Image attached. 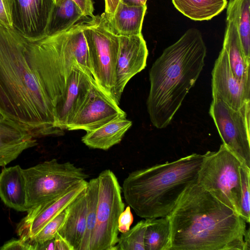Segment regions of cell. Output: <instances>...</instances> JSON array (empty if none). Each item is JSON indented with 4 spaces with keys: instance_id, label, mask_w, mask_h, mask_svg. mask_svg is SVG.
<instances>
[{
    "instance_id": "6da1fadb",
    "label": "cell",
    "mask_w": 250,
    "mask_h": 250,
    "mask_svg": "<svg viewBox=\"0 0 250 250\" xmlns=\"http://www.w3.org/2000/svg\"><path fill=\"white\" fill-rule=\"evenodd\" d=\"M0 113L35 138L59 136L55 109L30 61L27 39L0 23Z\"/></svg>"
},
{
    "instance_id": "7a4b0ae2",
    "label": "cell",
    "mask_w": 250,
    "mask_h": 250,
    "mask_svg": "<svg viewBox=\"0 0 250 250\" xmlns=\"http://www.w3.org/2000/svg\"><path fill=\"white\" fill-rule=\"evenodd\" d=\"M167 217L170 250H250L247 223L197 183L186 189Z\"/></svg>"
},
{
    "instance_id": "3957f363",
    "label": "cell",
    "mask_w": 250,
    "mask_h": 250,
    "mask_svg": "<svg viewBox=\"0 0 250 250\" xmlns=\"http://www.w3.org/2000/svg\"><path fill=\"white\" fill-rule=\"evenodd\" d=\"M206 54L201 32L192 28L153 63L146 106L155 127L164 128L170 124L202 71Z\"/></svg>"
},
{
    "instance_id": "277c9868",
    "label": "cell",
    "mask_w": 250,
    "mask_h": 250,
    "mask_svg": "<svg viewBox=\"0 0 250 250\" xmlns=\"http://www.w3.org/2000/svg\"><path fill=\"white\" fill-rule=\"evenodd\" d=\"M203 158L192 153L130 172L122 187L126 202L141 218L167 217L186 189L197 183Z\"/></svg>"
},
{
    "instance_id": "5b68a950",
    "label": "cell",
    "mask_w": 250,
    "mask_h": 250,
    "mask_svg": "<svg viewBox=\"0 0 250 250\" xmlns=\"http://www.w3.org/2000/svg\"><path fill=\"white\" fill-rule=\"evenodd\" d=\"M83 26L79 22L60 33L37 40L27 39L30 61L54 108L74 66L92 76Z\"/></svg>"
},
{
    "instance_id": "8992f818",
    "label": "cell",
    "mask_w": 250,
    "mask_h": 250,
    "mask_svg": "<svg viewBox=\"0 0 250 250\" xmlns=\"http://www.w3.org/2000/svg\"><path fill=\"white\" fill-rule=\"evenodd\" d=\"M243 164L222 144L218 150L203 154L197 182L239 215Z\"/></svg>"
},
{
    "instance_id": "52a82bcc",
    "label": "cell",
    "mask_w": 250,
    "mask_h": 250,
    "mask_svg": "<svg viewBox=\"0 0 250 250\" xmlns=\"http://www.w3.org/2000/svg\"><path fill=\"white\" fill-rule=\"evenodd\" d=\"M83 31L96 83L113 100L119 36L104 12L83 21Z\"/></svg>"
},
{
    "instance_id": "ba28073f",
    "label": "cell",
    "mask_w": 250,
    "mask_h": 250,
    "mask_svg": "<svg viewBox=\"0 0 250 250\" xmlns=\"http://www.w3.org/2000/svg\"><path fill=\"white\" fill-rule=\"evenodd\" d=\"M28 209L56 199L76 184L89 176L70 162L56 159L23 169Z\"/></svg>"
},
{
    "instance_id": "9c48e42d",
    "label": "cell",
    "mask_w": 250,
    "mask_h": 250,
    "mask_svg": "<svg viewBox=\"0 0 250 250\" xmlns=\"http://www.w3.org/2000/svg\"><path fill=\"white\" fill-rule=\"evenodd\" d=\"M98 199L96 223L89 250H113L118 242V222L125 209L122 187L110 169L102 171L97 177Z\"/></svg>"
},
{
    "instance_id": "30bf717a",
    "label": "cell",
    "mask_w": 250,
    "mask_h": 250,
    "mask_svg": "<svg viewBox=\"0 0 250 250\" xmlns=\"http://www.w3.org/2000/svg\"><path fill=\"white\" fill-rule=\"evenodd\" d=\"M209 112L223 144L250 168V106L237 110L212 98Z\"/></svg>"
},
{
    "instance_id": "8fae6325",
    "label": "cell",
    "mask_w": 250,
    "mask_h": 250,
    "mask_svg": "<svg viewBox=\"0 0 250 250\" xmlns=\"http://www.w3.org/2000/svg\"><path fill=\"white\" fill-rule=\"evenodd\" d=\"M148 51L142 34L119 36L113 100L118 105L128 81L146 65Z\"/></svg>"
},
{
    "instance_id": "7c38bea8",
    "label": "cell",
    "mask_w": 250,
    "mask_h": 250,
    "mask_svg": "<svg viewBox=\"0 0 250 250\" xmlns=\"http://www.w3.org/2000/svg\"><path fill=\"white\" fill-rule=\"evenodd\" d=\"M126 117L111 98L94 85L85 103L68 126L67 130H95L119 118Z\"/></svg>"
},
{
    "instance_id": "4fadbf2b",
    "label": "cell",
    "mask_w": 250,
    "mask_h": 250,
    "mask_svg": "<svg viewBox=\"0 0 250 250\" xmlns=\"http://www.w3.org/2000/svg\"><path fill=\"white\" fill-rule=\"evenodd\" d=\"M211 75L212 98L221 99L237 110L250 106V84L234 76L223 47L215 62Z\"/></svg>"
},
{
    "instance_id": "5bb4252c",
    "label": "cell",
    "mask_w": 250,
    "mask_h": 250,
    "mask_svg": "<svg viewBox=\"0 0 250 250\" xmlns=\"http://www.w3.org/2000/svg\"><path fill=\"white\" fill-rule=\"evenodd\" d=\"M85 180L79 182L55 200L35 206L17 225L20 238L30 242L35 234L48 222L64 210L87 186Z\"/></svg>"
},
{
    "instance_id": "9a60e30c",
    "label": "cell",
    "mask_w": 250,
    "mask_h": 250,
    "mask_svg": "<svg viewBox=\"0 0 250 250\" xmlns=\"http://www.w3.org/2000/svg\"><path fill=\"white\" fill-rule=\"evenodd\" d=\"M12 4L14 29L31 40L46 36L54 0H12Z\"/></svg>"
},
{
    "instance_id": "2e32d148",
    "label": "cell",
    "mask_w": 250,
    "mask_h": 250,
    "mask_svg": "<svg viewBox=\"0 0 250 250\" xmlns=\"http://www.w3.org/2000/svg\"><path fill=\"white\" fill-rule=\"evenodd\" d=\"M97 85L79 66H75L68 79L64 91L55 107L58 127L67 130L75 114L87 99L92 88Z\"/></svg>"
},
{
    "instance_id": "e0dca14e",
    "label": "cell",
    "mask_w": 250,
    "mask_h": 250,
    "mask_svg": "<svg viewBox=\"0 0 250 250\" xmlns=\"http://www.w3.org/2000/svg\"><path fill=\"white\" fill-rule=\"evenodd\" d=\"M37 144L29 132L0 113V167H5Z\"/></svg>"
},
{
    "instance_id": "ac0fdd59",
    "label": "cell",
    "mask_w": 250,
    "mask_h": 250,
    "mask_svg": "<svg viewBox=\"0 0 250 250\" xmlns=\"http://www.w3.org/2000/svg\"><path fill=\"white\" fill-rule=\"evenodd\" d=\"M0 198L8 207L27 212V194L23 169L20 165L4 167L0 173Z\"/></svg>"
},
{
    "instance_id": "d6986e66",
    "label": "cell",
    "mask_w": 250,
    "mask_h": 250,
    "mask_svg": "<svg viewBox=\"0 0 250 250\" xmlns=\"http://www.w3.org/2000/svg\"><path fill=\"white\" fill-rule=\"evenodd\" d=\"M85 189L67 206L66 217L58 232L69 243L74 250H80L86 229L87 199Z\"/></svg>"
},
{
    "instance_id": "ffe728a7",
    "label": "cell",
    "mask_w": 250,
    "mask_h": 250,
    "mask_svg": "<svg viewBox=\"0 0 250 250\" xmlns=\"http://www.w3.org/2000/svg\"><path fill=\"white\" fill-rule=\"evenodd\" d=\"M132 122L123 117L114 120L95 130L87 131L82 141L89 148L106 150L121 142Z\"/></svg>"
},
{
    "instance_id": "44dd1931",
    "label": "cell",
    "mask_w": 250,
    "mask_h": 250,
    "mask_svg": "<svg viewBox=\"0 0 250 250\" xmlns=\"http://www.w3.org/2000/svg\"><path fill=\"white\" fill-rule=\"evenodd\" d=\"M223 47L226 51L234 76L241 82L250 84V63L244 57L235 24L228 17L226 18Z\"/></svg>"
},
{
    "instance_id": "7402d4cb",
    "label": "cell",
    "mask_w": 250,
    "mask_h": 250,
    "mask_svg": "<svg viewBox=\"0 0 250 250\" xmlns=\"http://www.w3.org/2000/svg\"><path fill=\"white\" fill-rule=\"evenodd\" d=\"M146 5L128 6L119 2L114 15L109 20L115 33L119 36L142 34Z\"/></svg>"
},
{
    "instance_id": "603a6c76",
    "label": "cell",
    "mask_w": 250,
    "mask_h": 250,
    "mask_svg": "<svg viewBox=\"0 0 250 250\" xmlns=\"http://www.w3.org/2000/svg\"><path fill=\"white\" fill-rule=\"evenodd\" d=\"M84 16L72 0H60L54 4L46 30V36L60 33L70 28Z\"/></svg>"
},
{
    "instance_id": "cb8c5ba5",
    "label": "cell",
    "mask_w": 250,
    "mask_h": 250,
    "mask_svg": "<svg viewBox=\"0 0 250 250\" xmlns=\"http://www.w3.org/2000/svg\"><path fill=\"white\" fill-rule=\"evenodd\" d=\"M250 0H229L227 17L234 22L244 57L250 63Z\"/></svg>"
},
{
    "instance_id": "d4e9b609",
    "label": "cell",
    "mask_w": 250,
    "mask_h": 250,
    "mask_svg": "<svg viewBox=\"0 0 250 250\" xmlns=\"http://www.w3.org/2000/svg\"><path fill=\"white\" fill-rule=\"evenodd\" d=\"M175 7L194 21L211 20L227 8V0H172Z\"/></svg>"
},
{
    "instance_id": "484cf974",
    "label": "cell",
    "mask_w": 250,
    "mask_h": 250,
    "mask_svg": "<svg viewBox=\"0 0 250 250\" xmlns=\"http://www.w3.org/2000/svg\"><path fill=\"white\" fill-rule=\"evenodd\" d=\"M145 250H170V224L167 217L146 219Z\"/></svg>"
},
{
    "instance_id": "4316f807",
    "label": "cell",
    "mask_w": 250,
    "mask_h": 250,
    "mask_svg": "<svg viewBox=\"0 0 250 250\" xmlns=\"http://www.w3.org/2000/svg\"><path fill=\"white\" fill-rule=\"evenodd\" d=\"M85 191L87 199L86 225L80 250H89L91 238L95 228L99 192L98 177L87 182Z\"/></svg>"
},
{
    "instance_id": "83f0119b",
    "label": "cell",
    "mask_w": 250,
    "mask_h": 250,
    "mask_svg": "<svg viewBox=\"0 0 250 250\" xmlns=\"http://www.w3.org/2000/svg\"><path fill=\"white\" fill-rule=\"evenodd\" d=\"M146 224V220H142L127 231L122 233L113 250H145V234Z\"/></svg>"
},
{
    "instance_id": "f1b7e54d",
    "label": "cell",
    "mask_w": 250,
    "mask_h": 250,
    "mask_svg": "<svg viewBox=\"0 0 250 250\" xmlns=\"http://www.w3.org/2000/svg\"><path fill=\"white\" fill-rule=\"evenodd\" d=\"M67 208L48 222L33 237L30 243L36 247L43 242L53 239L62 226L67 215Z\"/></svg>"
},
{
    "instance_id": "f546056e",
    "label": "cell",
    "mask_w": 250,
    "mask_h": 250,
    "mask_svg": "<svg viewBox=\"0 0 250 250\" xmlns=\"http://www.w3.org/2000/svg\"><path fill=\"white\" fill-rule=\"evenodd\" d=\"M242 189L240 200V215L247 223L250 222V168L243 164L241 168Z\"/></svg>"
},
{
    "instance_id": "4dcf8cb0",
    "label": "cell",
    "mask_w": 250,
    "mask_h": 250,
    "mask_svg": "<svg viewBox=\"0 0 250 250\" xmlns=\"http://www.w3.org/2000/svg\"><path fill=\"white\" fill-rule=\"evenodd\" d=\"M12 9V0H0V23L10 28H13Z\"/></svg>"
},
{
    "instance_id": "1f68e13d",
    "label": "cell",
    "mask_w": 250,
    "mask_h": 250,
    "mask_svg": "<svg viewBox=\"0 0 250 250\" xmlns=\"http://www.w3.org/2000/svg\"><path fill=\"white\" fill-rule=\"evenodd\" d=\"M133 221V217L130 207L128 205L120 214L118 222L119 232L125 233L129 230Z\"/></svg>"
},
{
    "instance_id": "d6a6232c",
    "label": "cell",
    "mask_w": 250,
    "mask_h": 250,
    "mask_svg": "<svg viewBox=\"0 0 250 250\" xmlns=\"http://www.w3.org/2000/svg\"><path fill=\"white\" fill-rule=\"evenodd\" d=\"M0 250H36V247L31 243L24 241L21 238L12 239L4 243Z\"/></svg>"
},
{
    "instance_id": "836d02e7",
    "label": "cell",
    "mask_w": 250,
    "mask_h": 250,
    "mask_svg": "<svg viewBox=\"0 0 250 250\" xmlns=\"http://www.w3.org/2000/svg\"><path fill=\"white\" fill-rule=\"evenodd\" d=\"M60 0H54V3L59 2ZM82 10L85 17L92 18L94 16V10L93 0H72Z\"/></svg>"
},
{
    "instance_id": "e575fe53",
    "label": "cell",
    "mask_w": 250,
    "mask_h": 250,
    "mask_svg": "<svg viewBox=\"0 0 250 250\" xmlns=\"http://www.w3.org/2000/svg\"><path fill=\"white\" fill-rule=\"evenodd\" d=\"M54 250H74L69 243L59 233L54 238Z\"/></svg>"
},
{
    "instance_id": "d590c367",
    "label": "cell",
    "mask_w": 250,
    "mask_h": 250,
    "mask_svg": "<svg viewBox=\"0 0 250 250\" xmlns=\"http://www.w3.org/2000/svg\"><path fill=\"white\" fill-rule=\"evenodd\" d=\"M105 12L109 18L114 14L120 0H104Z\"/></svg>"
},
{
    "instance_id": "8d00e7d4",
    "label": "cell",
    "mask_w": 250,
    "mask_h": 250,
    "mask_svg": "<svg viewBox=\"0 0 250 250\" xmlns=\"http://www.w3.org/2000/svg\"><path fill=\"white\" fill-rule=\"evenodd\" d=\"M147 0H120V1L126 5L141 6L146 5Z\"/></svg>"
}]
</instances>
